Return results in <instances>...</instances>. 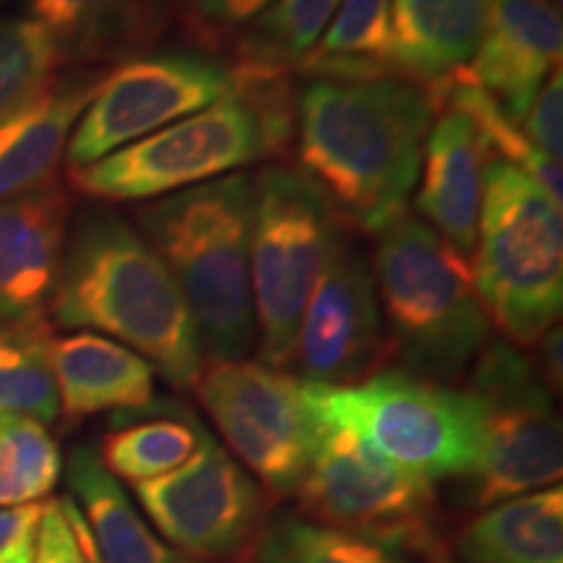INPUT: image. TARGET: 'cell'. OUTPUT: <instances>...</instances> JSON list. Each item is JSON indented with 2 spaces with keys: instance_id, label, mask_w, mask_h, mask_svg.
<instances>
[{
  "instance_id": "obj_17",
  "label": "cell",
  "mask_w": 563,
  "mask_h": 563,
  "mask_svg": "<svg viewBox=\"0 0 563 563\" xmlns=\"http://www.w3.org/2000/svg\"><path fill=\"white\" fill-rule=\"evenodd\" d=\"M66 477L63 511L91 563H199L154 532L97 449L76 446Z\"/></svg>"
},
{
  "instance_id": "obj_22",
  "label": "cell",
  "mask_w": 563,
  "mask_h": 563,
  "mask_svg": "<svg viewBox=\"0 0 563 563\" xmlns=\"http://www.w3.org/2000/svg\"><path fill=\"white\" fill-rule=\"evenodd\" d=\"M51 365L68 418L139 410L154 399V365L110 336H58L51 342Z\"/></svg>"
},
{
  "instance_id": "obj_21",
  "label": "cell",
  "mask_w": 563,
  "mask_h": 563,
  "mask_svg": "<svg viewBox=\"0 0 563 563\" xmlns=\"http://www.w3.org/2000/svg\"><path fill=\"white\" fill-rule=\"evenodd\" d=\"M490 0H391V66L431 89L470 66L488 30Z\"/></svg>"
},
{
  "instance_id": "obj_1",
  "label": "cell",
  "mask_w": 563,
  "mask_h": 563,
  "mask_svg": "<svg viewBox=\"0 0 563 563\" xmlns=\"http://www.w3.org/2000/svg\"><path fill=\"white\" fill-rule=\"evenodd\" d=\"M435 115L428 91L399 76L306 79L295 89L298 173L336 222L373 235L407 211Z\"/></svg>"
},
{
  "instance_id": "obj_34",
  "label": "cell",
  "mask_w": 563,
  "mask_h": 563,
  "mask_svg": "<svg viewBox=\"0 0 563 563\" xmlns=\"http://www.w3.org/2000/svg\"><path fill=\"white\" fill-rule=\"evenodd\" d=\"M34 563H91L74 527L68 525L60 498L42 504L37 538H34Z\"/></svg>"
},
{
  "instance_id": "obj_5",
  "label": "cell",
  "mask_w": 563,
  "mask_h": 563,
  "mask_svg": "<svg viewBox=\"0 0 563 563\" xmlns=\"http://www.w3.org/2000/svg\"><path fill=\"white\" fill-rule=\"evenodd\" d=\"M373 235L371 266L391 352L412 376L454 382L490 340L470 258L407 211Z\"/></svg>"
},
{
  "instance_id": "obj_6",
  "label": "cell",
  "mask_w": 563,
  "mask_h": 563,
  "mask_svg": "<svg viewBox=\"0 0 563 563\" xmlns=\"http://www.w3.org/2000/svg\"><path fill=\"white\" fill-rule=\"evenodd\" d=\"M473 256L475 290L488 319L504 340L532 347L561 316V201L522 170L493 159L485 170Z\"/></svg>"
},
{
  "instance_id": "obj_18",
  "label": "cell",
  "mask_w": 563,
  "mask_h": 563,
  "mask_svg": "<svg viewBox=\"0 0 563 563\" xmlns=\"http://www.w3.org/2000/svg\"><path fill=\"white\" fill-rule=\"evenodd\" d=\"M490 162L488 146L462 112H439V121L422 144L415 207L422 222L464 258L475 251L485 170Z\"/></svg>"
},
{
  "instance_id": "obj_39",
  "label": "cell",
  "mask_w": 563,
  "mask_h": 563,
  "mask_svg": "<svg viewBox=\"0 0 563 563\" xmlns=\"http://www.w3.org/2000/svg\"><path fill=\"white\" fill-rule=\"evenodd\" d=\"M555 3H559V0H555Z\"/></svg>"
},
{
  "instance_id": "obj_35",
  "label": "cell",
  "mask_w": 563,
  "mask_h": 563,
  "mask_svg": "<svg viewBox=\"0 0 563 563\" xmlns=\"http://www.w3.org/2000/svg\"><path fill=\"white\" fill-rule=\"evenodd\" d=\"M42 517V504L11 506V509H0V551L19 543L26 534L37 532Z\"/></svg>"
},
{
  "instance_id": "obj_8",
  "label": "cell",
  "mask_w": 563,
  "mask_h": 563,
  "mask_svg": "<svg viewBox=\"0 0 563 563\" xmlns=\"http://www.w3.org/2000/svg\"><path fill=\"white\" fill-rule=\"evenodd\" d=\"M306 384L316 410L407 473L428 483L475 475L481 422L464 391L407 371H378L350 386Z\"/></svg>"
},
{
  "instance_id": "obj_16",
  "label": "cell",
  "mask_w": 563,
  "mask_h": 563,
  "mask_svg": "<svg viewBox=\"0 0 563 563\" xmlns=\"http://www.w3.org/2000/svg\"><path fill=\"white\" fill-rule=\"evenodd\" d=\"M563 24L553 0H490L488 30L462 70L522 123L548 76L561 68Z\"/></svg>"
},
{
  "instance_id": "obj_12",
  "label": "cell",
  "mask_w": 563,
  "mask_h": 563,
  "mask_svg": "<svg viewBox=\"0 0 563 563\" xmlns=\"http://www.w3.org/2000/svg\"><path fill=\"white\" fill-rule=\"evenodd\" d=\"M232 456L277 498L298 496L316 446L308 384L258 361L209 363L196 384Z\"/></svg>"
},
{
  "instance_id": "obj_25",
  "label": "cell",
  "mask_w": 563,
  "mask_h": 563,
  "mask_svg": "<svg viewBox=\"0 0 563 563\" xmlns=\"http://www.w3.org/2000/svg\"><path fill=\"white\" fill-rule=\"evenodd\" d=\"M295 74L306 79H384L391 66V0H342Z\"/></svg>"
},
{
  "instance_id": "obj_4",
  "label": "cell",
  "mask_w": 563,
  "mask_h": 563,
  "mask_svg": "<svg viewBox=\"0 0 563 563\" xmlns=\"http://www.w3.org/2000/svg\"><path fill=\"white\" fill-rule=\"evenodd\" d=\"M253 178L230 173L133 211L141 235L178 282L203 361H245L256 347L251 292Z\"/></svg>"
},
{
  "instance_id": "obj_10",
  "label": "cell",
  "mask_w": 563,
  "mask_h": 563,
  "mask_svg": "<svg viewBox=\"0 0 563 563\" xmlns=\"http://www.w3.org/2000/svg\"><path fill=\"white\" fill-rule=\"evenodd\" d=\"M464 394L481 422V462L470 477L475 506L559 485L563 433L553 391L517 344L504 336L485 342Z\"/></svg>"
},
{
  "instance_id": "obj_28",
  "label": "cell",
  "mask_w": 563,
  "mask_h": 563,
  "mask_svg": "<svg viewBox=\"0 0 563 563\" xmlns=\"http://www.w3.org/2000/svg\"><path fill=\"white\" fill-rule=\"evenodd\" d=\"M342 0H274L262 16L238 34L230 60L256 63L279 70L300 66L327 30Z\"/></svg>"
},
{
  "instance_id": "obj_32",
  "label": "cell",
  "mask_w": 563,
  "mask_h": 563,
  "mask_svg": "<svg viewBox=\"0 0 563 563\" xmlns=\"http://www.w3.org/2000/svg\"><path fill=\"white\" fill-rule=\"evenodd\" d=\"M274 0H170L173 26H180L194 47L230 53L245 26L253 24Z\"/></svg>"
},
{
  "instance_id": "obj_26",
  "label": "cell",
  "mask_w": 563,
  "mask_h": 563,
  "mask_svg": "<svg viewBox=\"0 0 563 563\" xmlns=\"http://www.w3.org/2000/svg\"><path fill=\"white\" fill-rule=\"evenodd\" d=\"M426 91L428 97H431L435 112H462V115L475 125L481 139L485 141V146H488V152L496 154L498 162H506V165L522 170L527 178L538 183L548 196L561 201V162L545 157V154L525 136L522 125L511 121L501 104L493 100L488 91H483L475 81H470L462 70L452 76V79L435 84V87Z\"/></svg>"
},
{
  "instance_id": "obj_23",
  "label": "cell",
  "mask_w": 563,
  "mask_h": 563,
  "mask_svg": "<svg viewBox=\"0 0 563 563\" xmlns=\"http://www.w3.org/2000/svg\"><path fill=\"white\" fill-rule=\"evenodd\" d=\"M209 435L191 407L154 397L139 410L115 412L97 454L118 481L136 485L183 467Z\"/></svg>"
},
{
  "instance_id": "obj_15",
  "label": "cell",
  "mask_w": 563,
  "mask_h": 563,
  "mask_svg": "<svg viewBox=\"0 0 563 563\" xmlns=\"http://www.w3.org/2000/svg\"><path fill=\"white\" fill-rule=\"evenodd\" d=\"M68 188L58 178L0 203V319L47 321L70 228Z\"/></svg>"
},
{
  "instance_id": "obj_9",
  "label": "cell",
  "mask_w": 563,
  "mask_h": 563,
  "mask_svg": "<svg viewBox=\"0 0 563 563\" xmlns=\"http://www.w3.org/2000/svg\"><path fill=\"white\" fill-rule=\"evenodd\" d=\"M336 217L298 170L266 165L253 178L251 292L258 363L285 371Z\"/></svg>"
},
{
  "instance_id": "obj_37",
  "label": "cell",
  "mask_w": 563,
  "mask_h": 563,
  "mask_svg": "<svg viewBox=\"0 0 563 563\" xmlns=\"http://www.w3.org/2000/svg\"><path fill=\"white\" fill-rule=\"evenodd\" d=\"M34 538H37V532L26 534L19 543L0 551V563H34Z\"/></svg>"
},
{
  "instance_id": "obj_30",
  "label": "cell",
  "mask_w": 563,
  "mask_h": 563,
  "mask_svg": "<svg viewBox=\"0 0 563 563\" xmlns=\"http://www.w3.org/2000/svg\"><path fill=\"white\" fill-rule=\"evenodd\" d=\"M63 456L45 422L0 415V509L37 504L55 488Z\"/></svg>"
},
{
  "instance_id": "obj_13",
  "label": "cell",
  "mask_w": 563,
  "mask_h": 563,
  "mask_svg": "<svg viewBox=\"0 0 563 563\" xmlns=\"http://www.w3.org/2000/svg\"><path fill=\"white\" fill-rule=\"evenodd\" d=\"M391 355L368 251L340 222L295 336L292 363L302 382L350 386L384 371Z\"/></svg>"
},
{
  "instance_id": "obj_20",
  "label": "cell",
  "mask_w": 563,
  "mask_h": 563,
  "mask_svg": "<svg viewBox=\"0 0 563 563\" xmlns=\"http://www.w3.org/2000/svg\"><path fill=\"white\" fill-rule=\"evenodd\" d=\"M110 68H76L0 123V203L53 180L81 112Z\"/></svg>"
},
{
  "instance_id": "obj_14",
  "label": "cell",
  "mask_w": 563,
  "mask_h": 563,
  "mask_svg": "<svg viewBox=\"0 0 563 563\" xmlns=\"http://www.w3.org/2000/svg\"><path fill=\"white\" fill-rule=\"evenodd\" d=\"M133 493L162 538L194 561L232 559L266 522L264 488L214 435L183 467Z\"/></svg>"
},
{
  "instance_id": "obj_31",
  "label": "cell",
  "mask_w": 563,
  "mask_h": 563,
  "mask_svg": "<svg viewBox=\"0 0 563 563\" xmlns=\"http://www.w3.org/2000/svg\"><path fill=\"white\" fill-rule=\"evenodd\" d=\"M60 68L45 26L26 16H0V123L45 95Z\"/></svg>"
},
{
  "instance_id": "obj_7",
  "label": "cell",
  "mask_w": 563,
  "mask_h": 563,
  "mask_svg": "<svg viewBox=\"0 0 563 563\" xmlns=\"http://www.w3.org/2000/svg\"><path fill=\"white\" fill-rule=\"evenodd\" d=\"M313 412L316 446L298 490L306 519L373 540L420 563H452L443 553L433 483L389 462L342 422L316 407Z\"/></svg>"
},
{
  "instance_id": "obj_36",
  "label": "cell",
  "mask_w": 563,
  "mask_h": 563,
  "mask_svg": "<svg viewBox=\"0 0 563 563\" xmlns=\"http://www.w3.org/2000/svg\"><path fill=\"white\" fill-rule=\"evenodd\" d=\"M534 347H538V357H540V378H543L545 386L551 391H561V378H563V334H561V327L555 323V327L548 329V332L540 336L538 342H534Z\"/></svg>"
},
{
  "instance_id": "obj_38",
  "label": "cell",
  "mask_w": 563,
  "mask_h": 563,
  "mask_svg": "<svg viewBox=\"0 0 563 563\" xmlns=\"http://www.w3.org/2000/svg\"><path fill=\"white\" fill-rule=\"evenodd\" d=\"M5 3V0H0V5H3Z\"/></svg>"
},
{
  "instance_id": "obj_3",
  "label": "cell",
  "mask_w": 563,
  "mask_h": 563,
  "mask_svg": "<svg viewBox=\"0 0 563 563\" xmlns=\"http://www.w3.org/2000/svg\"><path fill=\"white\" fill-rule=\"evenodd\" d=\"M235 89L220 102L133 141L79 170L70 186L102 201H150L282 157L295 136L290 70L232 60Z\"/></svg>"
},
{
  "instance_id": "obj_2",
  "label": "cell",
  "mask_w": 563,
  "mask_h": 563,
  "mask_svg": "<svg viewBox=\"0 0 563 563\" xmlns=\"http://www.w3.org/2000/svg\"><path fill=\"white\" fill-rule=\"evenodd\" d=\"M51 316L60 329H91L139 352L175 389L199 384L203 350L178 282L112 209L89 207L70 222Z\"/></svg>"
},
{
  "instance_id": "obj_11",
  "label": "cell",
  "mask_w": 563,
  "mask_h": 563,
  "mask_svg": "<svg viewBox=\"0 0 563 563\" xmlns=\"http://www.w3.org/2000/svg\"><path fill=\"white\" fill-rule=\"evenodd\" d=\"M228 55L188 47L152 51L110 68L66 144L68 170L123 150L175 121L220 102L235 89Z\"/></svg>"
},
{
  "instance_id": "obj_27",
  "label": "cell",
  "mask_w": 563,
  "mask_h": 563,
  "mask_svg": "<svg viewBox=\"0 0 563 563\" xmlns=\"http://www.w3.org/2000/svg\"><path fill=\"white\" fill-rule=\"evenodd\" d=\"M51 342L47 321L13 323L0 319V415H24L45 426L58 418Z\"/></svg>"
},
{
  "instance_id": "obj_29",
  "label": "cell",
  "mask_w": 563,
  "mask_h": 563,
  "mask_svg": "<svg viewBox=\"0 0 563 563\" xmlns=\"http://www.w3.org/2000/svg\"><path fill=\"white\" fill-rule=\"evenodd\" d=\"M256 563H420L357 534L316 525L302 514L279 511L256 538Z\"/></svg>"
},
{
  "instance_id": "obj_19",
  "label": "cell",
  "mask_w": 563,
  "mask_h": 563,
  "mask_svg": "<svg viewBox=\"0 0 563 563\" xmlns=\"http://www.w3.org/2000/svg\"><path fill=\"white\" fill-rule=\"evenodd\" d=\"M63 66L112 68L154 51L173 26L170 0H24Z\"/></svg>"
},
{
  "instance_id": "obj_33",
  "label": "cell",
  "mask_w": 563,
  "mask_h": 563,
  "mask_svg": "<svg viewBox=\"0 0 563 563\" xmlns=\"http://www.w3.org/2000/svg\"><path fill=\"white\" fill-rule=\"evenodd\" d=\"M525 136L538 146L545 157L561 162L563 152V76L561 68H555L548 76L538 97L522 118Z\"/></svg>"
},
{
  "instance_id": "obj_24",
  "label": "cell",
  "mask_w": 563,
  "mask_h": 563,
  "mask_svg": "<svg viewBox=\"0 0 563 563\" xmlns=\"http://www.w3.org/2000/svg\"><path fill=\"white\" fill-rule=\"evenodd\" d=\"M456 563H563L561 485L485 509L460 532Z\"/></svg>"
}]
</instances>
